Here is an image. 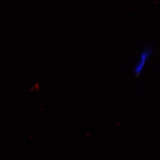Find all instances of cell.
<instances>
[{
	"instance_id": "6da1fadb",
	"label": "cell",
	"mask_w": 160,
	"mask_h": 160,
	"mask_svg": "<svg viewBox=\"0 0 160 160\" xmlns=\"http://www.w3.org/2000/svg\"><path fill=\"white\" fill-rule=\"evenodd\" d=\"M152 51L153 49L152 47H148L143 49L140 53L138 60L133 67V73L136 77H138L142 72L145 64L152 55Z\"/></svg>"
}]
</instances>
